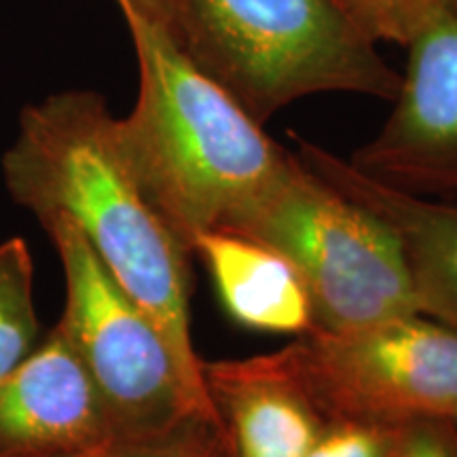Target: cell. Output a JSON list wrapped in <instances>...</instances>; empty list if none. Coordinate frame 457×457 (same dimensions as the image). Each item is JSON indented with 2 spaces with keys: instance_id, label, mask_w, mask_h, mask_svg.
<instances>
[{
  "instance_id": "cell-1",
  "label": "cell",
  "mask_w": 457,
  "mask_h": 457,
  "mask_svg": "<svg viewBox=\"0 0 457 457\" xmlns=\"http://www.w3.org/2000/svg\"><path fill=\"white\" fill-rule=\"evenodd\" d=\"M114 123L106 100L89 89L60 91L26 106L3 155L4 185L43 227L62 219L81 233L205 390L191 337L193 254L131 174Z\"/></svg>"
},
{
  "instance_id": "cell-2",
  "label": "cell",
  "mask_w": 457,
  "mask_h": 457,
  "mask_svg": "<svg viewBox=\"0 0 457 457\" xmlns=\"http://www.w3.org/2000/svg\"><path fill=\"white\" fill-rule=\"evenodd\" d=\"M136 62L138 98L117 119L131 174L193 254L199 233L228 231L288 174L295 153L225 87L182 54L151 17L123 11Z\"/></svg>"
},
{
  "instance_id": "cell-3",
  "label": "cell",
  "mask_w": 457,
  "mask_h": 457,
  "mask_svg": "<svg viewBox=\"0 0 457 457\" xmlns=\"http://www.w3.org/2000/svg\"><path fill=\"white\" fill-rule=\"evenodd\" d=\"M162 26L261 125L307 96L394 100L400 85L330 0H163Z\"/></svg>"
},
{
  "instance_id": "cell-4",
  "label": "cell",
  "mask_w": 457,
  "mask_h": 457,
  "mask_svg": "<svg viewBox=\"0 0 457 457\" xmlns=\"http://www.w3.org/2000/svg\"><path fill=\"white\" fill-rule=\"evenodd\" d=\"M228 231L259 239L293 262L320 330L420 313L390 228L318 179L296 153L288 174Z\"/></svg>"
},
{
  "instance_id": "cell-5",
  "label": "cell",
  "mask_w": 457,
  "mask_h": 457,
  "mask_svg": "<svg viewBox=\"0 0 457 457\" xmlns=\"http://www.w3.org/2000/svg\"><path fill=\"white\" fill-rule=\"evenodd\" d=\"M328 421L398 428L457 413V328L421 313L312 330L265 353Z\"/></svg>"
},
{
  "instance_id": "cell-6",
  "label": "cell",
  "mask_w": 457,
  "mask_h": 457,
  "mask_svg": "<svg viewBox=\"0 0 457 457\" xmlns=\"http://www.w3.org/2000/svg\"><path fill=\"white\" fill-rule=\"evenodd\" d=\"M66 282L57 327L81 358L117 436L165 430L191 415L216 417L171 350L157 322L119 286L91 245L68 220L45 225Z\"/></svg>"
},
{
  "instance_id": "cell-7",
  "label": "cell",
  "mask_w": 457,
  "mask_h": 457,
  "mask_svg": "<svg viewBox=\"0 0 457 457\" xmlns=\"http://www.w3.org/2000/svg\"><path fill=\"white\" fill-rule=\"evenodd\" d=\"M407 49L390 117L350 163L400 191L455 199L457 15L438 11Z\"/></svg>"
},
{
  "instance_id": "cell-8",
  "label": "cell",
  "mask_w": 457,
  "mask_h": 457,
  "mask_svg": "<svg viewBox=\"0 0 457 457\" xmlns=\"http://www.w3.org/2000/svg\"><path fill=\"white\" fill-rule=\"evenodd\" d=\"M117 438L64 330L0 379V457H94Z\"/></svg>"
},
{
  "instance_id": "cell-9",
  "label": "cell",
  "mask_w": 457,
  "mask_h": 457,
  "mask_svg": "<svg viewBox=\"0 0 457 457\" xmlns=\"http://www.w3.org/2000/svg\"><path fill=\"white\" fill-rule=\"evenodd\" d=\"M295 140V153L305 168L390 228L403 250L421 316L457 328V205L400 191L327 148L301 136Z\"/></svg>"
},
{
  "instance_id": "cell-10",
  "label": "cell",
  "mask_w": 457,
  "mask_h": 457,
  "mask_svg": "<svg viewBox=\"0 0 457 457\" xmlns=\"http://www.w3.org/2000/svg\"><path fill=\"white\" fill-rule=\"evenodd\" d=\"M202 377L231 457H307L327 426L265 353L202 360Z\"/></svg>"
},
{
  "instance_id": "cell-11",
  "label": "cell",
  "mask_w": 457,
  "mask_h": 457,
  "mask_svg": "<svg viewBox=\"0 0 457 457\" xmlns=\"http://www.w3.org/2000/svg\"><path fill=\"white\" fill-rule=\"evenodd\" d=\"M216 293L239 327L273 335L316 330L313 305L293 262L259 239L212 228L193 239Z\"/></svg>"
},
{
  "instance_id": "cell-12",
  "label": "cell",
  "mask_w": 457,
  "mask_h": 457,
  "mask_svg": "<svg viewBox=\"0 0 457 457\" xmlns=\"http://www.w3.org/2000/svg\"><path fill=\"white\" fill-rule=\"evenodd\" d=\"M41 343L34 305V267L21 237L0 244V379Z\"/></svg>"
},
{
  "instance_id": "cell-13",
  "label": "cell",
  "mask_w": 457,
  "mask_h": 457,
  "mask_svg": "<svg viewBox=\"0 0 457 457\" xmlns=\"http://www.w3.org/2000/svg\"><path fill=\"white\" fill-rule=\"evenodd\" d=\"M94 457H231L220 420L191 415L165 430L117 436Z\"/></svg>"
},
{
  "instance_id": "cell-14",
  "label": "cell",
  "mask_w": 457,
  "mask_h": 457,
  "mask_svg": "<svg viewBox=\"0 0 457 457\" xmlns=\"http://www.w3.org/2000/svg\"><path fill=\"white\" fill-rule=\"evenodd\" d=\"M369 43L407 45L443 9V0H330Z\"/></svg>"
},
{
  "instance_id": "cell-15",
  "label": "cell",
  "mask_w": 457,
  "mask_h": 457,
  "mask_svg": "<svg viewBox=\"0 0 457 457\" xmlns=\"http://www.w3.org/2000/svg\"><path fill=\"white\" fill-rule=\"evenodd\" d=\"M396 430L360 421H328L307 457H392Z\"/></svg>"
},
{
  "instance_id": "cell-16",
  "label": "cell",
  "mask_w": 457,
  "mask_h": 457,
  "mask_svg": "<svg viewBox=\"0 0 457 457\" xmlns=\"http://www.w3.org/2000/svg\"><path fill=\"white\" fill-rule=\"evenodd\" d=\"M392 457H457L451 420H417L398 428Z\"/></svg>"
},
{
  "instance_id": "cell-17",
  "label": "cell",
  "mask_w": 457,
  "mask_h": 457,
  "mask_svg": "<svg viewBox=\"0 0 457 457\" xmlns=\"http://www.w3.org/2000/svg\"><path fill=\"white\" fill-rule=\"evenodd\" d=\"M119 9L123 11H136V13L151 17L162 24L163 21V0H114Z\"/></svg>"
},
{
  "instance_id": "cell-18",
  "label": "cell",
  "mask_w": 457,
  "mask_h": 457,
  "mask_svg": "<svg viewBox=\"0 0 457 457\" xmlns=\"http://www.w3.org/2000/svg\"><path fill=\"white\" fill-rule=\"evenodd\" d=\"M443 9H447L449 13L457 15V0H443Z\"/></svg>"
},
{
  "instance_id": "cell-19",
  "label": "cell",
  "mask_w": 457,
  "mask_h": 457,
  "mask_svg": "<svg viewBox=\"0 0 457 457\" xmlns=\"http://www.w3.org/2000/svg\"><path fill=\"white\" fill-rule=\"evenodd\" d=\"M451 424H453V430H455V434H457V413L451 417Z\"/></svg>"
}]
</instances>
